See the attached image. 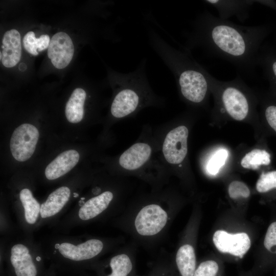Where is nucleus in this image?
<instances>
[{
	"label": "nucleus",
	"instance_id": "obj_1",
	"mask_svg": "<svg viewBox=\"0 0 276 276\" xmlns=\"http://www.w3.org/2000/svg\"><path fill=\"white\" fill-rule=\"evenodd\" d=\"M265 35L262 27L239 25L205 11L195 20L185 49L199 47L231 63L239 73L252 76Z\"/></svg>",
	"mask_w": 276,
	"mask_h": 276
},
{
	"label": "nucleus",
	"instance_id": "obj_2",
	"mask_svg": "<svg viewBox=\"0 0 276 276\" xmlns=\"http://www.w3.org/2000/svg\"><path fill=\"white\" fill-rule=\"evenodd\" d=\"M152 42L173 73L183 98L195 104L203 102L212 89L214 77L192 58L190 51L178 50L153 35Z\"/></svg>",
	"mask_w": 276,
	"mask_h": 276
},
{
	"label": "nucleus",
	"instance_id": "obj_3",
	"mask_svg": "<svg viewBox=\"0 0 276 276\" xmlns=\"http://www.w3.org/2000/svg\"><path fill=\"white\" fill-rule=\"evenodd\" d=\"M239 75L229 81H221L214 78L212 89L219 94L220 101L224 111L237 121L245 119L250 111V101L247 88Z\"/></svg>",
	"mask_w": 276,
	"mask_h": 276
},
{
	"label": "nucleus",
	"instance_id": "obj_4",
	"mask_svg": "<svg viewBox=\"0 0 276 276\" xmlns=\"http://www.w3.org/2000/svg\"><path fill=\"white\" fill-rule=\"evenodd\" d=\"M144 76L145 74L141 67L122 76L120 79L124 86L115 96L111 106V113L113 117H125L137 108L140 98L135 86Z\"/></svg>",
	"mask_w": 276,
	"mask_h": 276
},
{
	"label": "nucleus",
	"instance_id": "obj_5",
	"mask_svg": "<svg viewBox=\"0 0 276 276\" xmlns=\"http://www.w3.org/2000/svg\"><path fill=\"white\" fill-rule=\"evenodd\" d=\"M168 221L167 212L159 205L150 204L142 208L135 216L134 225L140 236L151 237L159 233Z\"/></svg>",
	"mask_w": 276,
	"mask_h": 276
},
{
	"label": "nucleus",
	"instance_id": "obj_6",
	"mask_svg": "<svg viewBox=\"0 0 276 276\" xmlns=\"http://www.w3.org/2000/svg\"><path fill=\"white\" fill-rule=\"evenodd\" d=\"M37 128L30 124H23L13 131L10 147L13 157L17 161L25 162L34 153L39 138Z\"/></svg>",
	"mask_w": 276,
	"mask_h": 276
},
{
	"label": "nucleus",
	"instance_id": "obj_7",
	"mask_svg": "<svg viewBox=\"0 0 276 276\" xmlns=\"http://www.w3.org/2000/svg\"><path fill=\"white\" fill-rule=\"evenodd\" d=\"M188 129L179 126L167 134L163 146V153L166 160L172 164L181 163L188 152Z\"/></svg>",
	"mask_w": 276,
	"mask_h": 276
},
{
	"label": "nucleus",
	"instance_id": "obj_8",
	"mask_svg": "<svg viewBox=\"0 0 276 276\" xmlns=\"http://www.w3.org/2000/svg\"><path fill=\"white\" fill-rule=\"evenodd\" d=\"M74 53V44L67 34L60 32L53 35L48 49V56L56 68L62 69L66 67Z\"/></svg>",
	"mask_w": 276,
	"mask_h": 276
},
{
	"label": "nucleus",
	"instance_id": "obj_9",
	"mask_svg": "<svg viewBox=\"0 0 276 276\" xmlns=\"http://www.w3.org/2000/svg\"><path fill=\"white\" fill-rule=\"evenodd\" d=\"M213 240L215 246L220 252L240 258L247 252L250 246L249 236L244 233L231 234L219 230L214 233Z\"/></svg>",
	"mask_w": 276,
	"mask_h": 276
},
{
	"label": "nucleus",
	"instance_id": "obj_10",
	"mask_svg": "<svg viewBox=\"0 0 276 276\" xmlns=\"http://www.w3.org/2000/svg\"><path fill=\"white\" fill-rule=\"evenodd\" d=\"M103 243L99 239H92L75 245L63 242L59 244L58 250L65 258L73 261H83L98 256L103 248Z\"/></svg>",
	"mask_w": 276,
	"mask_h": 276
},
{
	"label": "nucleus",
	"instance_id": "obj_11",
	"mask_svg": "<svg viewBox=\"0 0 276 276\" xmlns=\"http://www.w3.org/2000/svg\"><path fill=\"white\" fill-rule=\"evenodd\" d=\"M203 2L217 10L219 17L227 19L232 16H236L241 22L249 18V9L255 3L253 0H206Z\"/></svg>",
	"mask_w": 276,
	"mask_h": 276
},
{
	"label": "nucleus",
	"instance_id": "obj_12",
	"mask_svg": "<svg viewBox=\"0 0 276 276\" xmlns=\"http://www.w3.org/2000/svg\"><path fill=\"white\" fill-rule=\"evenodd\" d=\"M10 263L15 276H37L38 270L28 248L17 244L11 249Z\"/></svg>",
	"mask_w": 276,
	"mask_h": 276
},
{
	"label": "nucleus",
	"instance_id": "obj_13",
	"mask_svg": "<svg viewBox=\"0 0 276 276\" xmlns=\"http://www.w3.org/2000/svg\"><path fill=\"white\" fill-rule=\"evenodd\" d=\"M0 59L6 67H12L19 61L21 56V38L15 29L7 31L2 40Z\"/></svg>",
	"mask_w": 276,
	"mask_h": 276
},
{
	"label": "nucleus",
	"instance_id": "obj_14",
	"mask_svg": "<svg viewBox=\"0 0 276 276\" xmlns=\"http://www.w3.org/2000/svg\"><path fill=\"white\" fill-rule=\"evenodd\" d=\"M79 157V153L75 150L62 152L47 166L44 171L45 177L49 180L61 177L76 165Z\"/></svg>",
	"mask_w": 276,
	"mask_h": 276
},
{
	"label": "nucleus",
	"instance_id": "obj_15",
	"mask_svg": "<svg viewBox=\"0 0 276 276\" xmlns=\"http://www.w3.org/2000/svg\"><path fill=\"white\" fill-rule=\"evenodd\" d=\"M151 153L150 146L146 143H137L131 146L120 156L119 164L123 168L135 170L144 165Z\"/></svg>",
	"mask_w": 276,
	"mask_h": 276
},
{
	"label": "nucleus",
	"instance_id": "obj_16",
	"mask_svg": "<svg viewBox=\"0 0 276 276\" xmlns=\"http://www.w3.org/2000/svg\"><path fill=\"white\" fill-rule=\"evenodd\" d=\"M70 194V189L65 186L58 188L51 193L40 206L41 218L50 217L58 213L68 201Z\"/></svg>",
	"mask_w": 276,
	"mask_h": 276
},
{
	"label": "nucleus",
	"instance_id": "obj_17",
	"mask_svg": "<svg viewBox=\"0 0 276 276\" xmlns=\"http://www.w3.org/2000/svg\"><path fill=\"white\" fill-rule=\"evenodd\" d=\"M113 197L112 193L107 191L89 199L80 208L79 218L88 220L97 217L107 208Z\"/></svg>",
	"mask_w": 276,
	"mask_h": 276
},
{
	"label": "nucleus",
	"instance_id": "obj_18",
	"mask_svg": "<svg viewBox=\"0 0 276 276\" xmlns=\"http://www.w3.org/2000/svg\"><path fill=\"white\" fill-rule=\"evenodd\" d=\"M86 96L85 90L81 88H76L66 103L65 113L70 122H80L84 116V104Z\"/></svg>",
	"mask_w": 276,
	"mask_h": 276
},
{
	"label": "nucleus",
	"instance_id": "obj_19",
	"mask_svg": "<svg viewBox=\"0 0 276 276\" xmlns=\"http://www.w3.org/2000/svg\"><path fill=\"white\" fill-rule=\"evenodd\" d=\"M175 263L181 276H193L196 270V256L193 247L185 244L178 249Z\"/></svg>",
	"mask_w": 276,
	"mask_h": 276
},
{
	"label": "nucleus",
	"instance_id": "obj_20",
	"mask_svg": "<svg viewBox=\"0 0 276 276\" xmlns=\"http://www.w3.org/2000/svg\"><path fill=\"white\" fill-rule=\"evenodd\" d=\"M109 272L103 276H133L134 264L127 254H120L112 257L108 263Z\"/></svg>",
	"mask_w": 276,
	"mask_h": 276
},
{
	"label": "nucleus",
	"instance_id": "obj_21",
	"mask_svg": "<svg viewBox=\"0 0 276 276\" xmlns=\"http://www.w3.org/2000/svg\"><path fill=\"white\" fill-rule=\"evenodd\" d=\"M19 198L24 208L26 222L31 224L35 223L40 211L39 203L33 197L31 191L27 188L21 190Z\"/></svg>",
	"mask_w": 276,
	"mask_h": 276
},
{
	"label": "nucleus",
	"instance_id": "obj_22",
	"mask_svg": "<svg viewBox=\"0 0 276 276\" xmlns=\"http://www.w3.org/2000/svg\"><path fill=\"white\" fill-rule=\"evenodd\" d=\"M270 163V155L264 150L254 149L247 153L241 161V166L246 169L256 170L261 165Z\"/></svg>",
	"mask_w": 276,
	"mask_h": 276
},
{
	"label": "nucleus",
	"instance_id": "obj_23",
	"mask_svg": "<svg viewBox=\"0 0 276 276\" xmlns=\"http://www.w3.org/2000/svg\"><path fill=\"white\" fill-rule=\"evenodd\" d=\"M228 151L224 148L216 150L209 159L206 170L210 175H215L225 164L228 157Z\"/></svg>",
	"mask_w": 276,
	"mask_h": 276
},
{
	"label": "nucleus",
	"instance_id": "obj_24",
	"mask_svg": "<svg viewBox=\"0 0 276 276\" xmlns=\"http://www.w3.org/2000/svg\"><path fill=\"white\" fill-rule=\"evenodd\" d=\"M276 188V171L262 173L256 183V189L260 193H265Z\"/></svg>",
	"mask_w": 276,
	"mask_h": 276
},
{
	"label": "nucleus",
	"instance_id": "obj_25",
	"mask_svg": "<svg viewBox=\"0 0 276 276\" xmlns=\"http://www.w3.org/2000/svg\"><path fill=\"white\" fill-rule=\"evenodd\" d=\"M228 192L232 199L239 197L247 198L250 195V191L248 187L243 182L233 181L228 186Z\"/></svg>",
	"mask_w": 276,
	"mask_h": 276
},
{
	"label": "nucleus",
	"instance_id": "obj_26",
	"mask_svg": "<svg viewBox=\"0 0 276 276\" xmlns=\"http://www.w3.org/2000/svg\"><path fill=\"white\" fill-rule=\"evenodd\" d=\"M219 266L216 262L209 260L202 262L196 269L193 276H216Z\"/></svg>",
	"mask_w": 276,
	"mask_h": 276
},
{
	"label": "nucleus",
	"instance_id": "obj_27",
	"mask_svg": "<svg viewBox=\"0 0 276 276\" xmlns=\"http://www.w3.org/2000/svg\"><path fill=\"white\" fill-rule=\"evenodd\" d=\"M264 245L269 251L276 254V221L269 226L264 238Z\"/></svg>",
	"mask_w": 276,
	"mask_h": 276
},
{
	"label": "nucleus",
	"instance_id": "obj_28",
	"mask_svg": "<svg viewBox=\"0 0 276 276\" xmlns=\"http://www.w3.org/2000/svg\"><path fill=\"white\" fill-rule=\"evenodd\" d=\"M23 45L26 50L30 54L34 56L38 54L39 40L36 38L33 31H29L25 35Z\"/></svg>",
	"mask_w": 276,
	"mask_h": 276
},
{
	"label": "nucleus",
	"instance_id": "obj_29",
	"mask_svg": "<svg viewBox=\"0 0 276 276\" xmlns=\"http://www.w3.org/2000/svg\"><path fill=\"white\" fill-rule=\"evenodd\" d=\"M270 58L271 60L269 57H263L259 55L258 64L264 63L265 67L268 68V71L269 74H271L273 80L276 81V58Z\"/></svg>",
	"mask_w": 276,
	"mask_h": 276
},
{
	"label": "nucleus",
	"instance_id": "obj_30",
	"mask_svg": "<svg viewBox=\"0 0 276 276\" xmlns=\"http://www.w3.org/2000/svg\"><path fill=\"white\" fill-rule=\"evenodd\" d=\"M265 115L268 124L276 132V106L271 105L267 106Z\"/></svg>",
	"mask_w": 276,
	"mask_h": 276
},
{
	"label": "nucleus",
	"instance_id": "obj_31",
	"mask_svg": "<svg viewBox=\"0 0 276 276\" xmlns=\"http://www.w3.org/2000/svg\"><path fill=\"white\" fill-rule=\"evenodd\" d=\"M150 276H169L167 268L159 267L155 269Z\"/></svg>",
	"mask_w": 276,
	"mask_h": 276
},
{
	"label": "nucleus",
	"instance_id": "obj_32",
	"mask_svg": "<svg viewBox=\"0 0 276 276\" xmlns=\"http://www.w3.org/2000/svg\"><path fill=\"white\" fill-rule=\"evenodd\" d=\"M26 65L25 63H22L19 65V68L20 71H25L26 69Z\"/></svg>",
	"mask_w": 276,
	"mask_h": 276
}]
</instances>
